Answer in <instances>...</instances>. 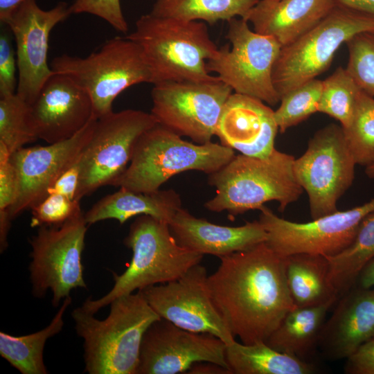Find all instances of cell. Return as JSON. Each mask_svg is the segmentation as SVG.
Returning <instances> with one entry per match:
<instances>
[{
  "label": "cell",
  "mask_w": 374,
  "mask_h": 374,
  "mask_svg": "<svg viewBox=\"0 0 374 374\" xmlns=\"http://www.w3.org/2000/svg\"><path fill=\"white\" fill-rule=\"evenodd\" d=\"M208 276L214 305L242 343L266 342L295 305L286 280L285 258L265 242L220 258Z\"/></svg>",
  "instance_id": "obj_1"
},
{
  "label": "cell",
  "mask_w": 374,
  "mask_h": 374,
  "mask_svg": "<svg viewBox=\"0 0 374 374\" xmlns=\"http://www.w3.org/2000/svg\"><path fill=\"white\" fill-rule=\"evenodd\" d=\"M109 305V314L103 320L81 307L71 313L76 332L84 341L85 371L136 374L143 335L161 318L140 291L119 296Z\"/></svg>",
  "instance_id": "obj_2"
},
{
  "label": "cell",
  "mask_w": 374,
  "mask_h": 374,
  "mask_svg": "<svg viewBox=\"0 0 374 374\" xmlns=\"http://www.w3.org/2000/svg\"><path fill=\"white\" fill-rule=\"evenodd\" d=\"M294 159L276 148L264 159L235 155L208 175V183L215 188L216 194L204 207L213 212L227 211L232 217L276 201L279 211H284L303 192L294 173Z\"/></svg>",
  "instance_id": "obj_3"
},
{
  "label": "cell",
  "mask_w": 374,
  "mask_h": 374,
  "mask_svg": "<svg viewBox=\"0 0 374 374\" xmlns=\"http://www.w3.org/2000/svg\"><path fill=\"white\" fill-rule=\"evenodd\" d=\"M141 47L152 73L153 84L165 81H206L215 77L207 61L218 47L206 24L157 16H141L126 36Z\"/></svg>",
  "instance_id": "obj_4"
},
{
  "label": "cell",
  "mask_w": 374,
  "mask_h": 374,
  "mask_svg": "<svg viewBox=\"0 0 374 374\" xmlns=\"http://www.w3.org/2000/svg\"><path fill=\"white\" fill-rule=\"evenodd\" d=\"M124 244L132 251L130 265L121 274L113 273L114 286L103 297L85 300L81 308L86 312L94 314L119 296L176 280L204 256L181 246L168 223L147 215L131 224Z\"/></svg>",
  "instance_id": "obj_5"
},
{
  "label": "cell",
  "mask_w": 374,
  "mask_h": 374,
  "mask_svg": "<svg viewBox=\"0 0 374 374\" xmlns=\"http://www.w3.org/2000/svg\"><path fill=\"white\" fill-rule=\"evenodd\" d=\"M234 157L232 148L212 141L189 142L157 123L139 137L129 166L111 186L152 193L180 172L197 170L210 175Z\"/></svg>",
  "instance_id": "obj_6"
},
{
  "label": "cell",
  "mask_w": 374,
  "mask_h": 374,
  "mask_svg": "<svg viewBox=\"0 0 374 374\" xmlns=\"http://www.w3.org/2000/svg\"><path fill=\"white\" fill-rule=\"evenodd\" d=\"M50 66L87 91L97 118L113 112L114 100L126 89L140 83H152V73L141 47L127 37L112 38L85 57L67 54L55 57Z\"/></svg>",
  "instance_id": "obj_7"
},
{
  "label": "cell",
  "mask_w": 374,
  "mask_h": 374,
  "mask_svg": "<svg viewBox=\"0 0 374 374\" xmlns=\"http://www.w3.org/2000/svg\"><path fill=\"white\" fill-rule=\"evenodd\" d=\"M364 32H374V15L337 4L314 28L283 46L272 69L280 100L326 71L340 46Z\"/></svg>",
  "instance_id": "obj_8"
},
{
  "label": "cell",
  "mask_w": 374,
  "mask_h": 374,
  "mask_svg": "<svg viewBox=\"0 0 374 374\" xmlns=\"http://www.w3.org/2000/svg\"><path fill=\"white\" fill-rule=\"evenodd\" d=\"M227 22L226 38L231 46L218 48L207 61L208 71L215 73L234 93L276 105L280 97L273 84L272 69L281 44L251 30L244 18L234 17Z\"/></svg>",
  "instance_id": "obj_9"
},
{
  "label": "cell",
  "mask_w": 374,
  "mask_h": 374,
  "mask_svg": "<svg viewBox=\"0 0 374 374\" xmlns=\"http://www.w3.org/2000/svg\"><path fill=\"white\" fill-rule=\"evenodd\" d=\"M356 165L341 125H327L310 139L293 169L308 196L312 220L338 211L337 202L351 186Z\"/></svg>",
  "instance_id": "obj_10"
},
{
  "label": "cell",
  "mask_w": 374,
  "mask_h": 374,
  "mask_svg": "<svg viewBox=\"0 0 374 374\" xmlns=\"http://www.w3.org/2000/svg\"><path fill=\"white\" fill-rule=\"evenodd\" d=\"M151 114L157 123L194 143L211 141L233 89L217 75L206 81H165L153 84Z\"/></svg>",
  "instance_id": "obj_11"
},
{
  "label": "cell",
  "mask_w": 374,
  "mask_h": 374,
  "mask_svg": "<svg viewBox=\"0 0 374 374\" xmlns=\"http://www.w3.org/2000/svg\"><path fill=\"white\" fill-rule=\"evenodd\" d=\"M151 113L136 109L111 112L97 118L79 159L80 177L76 200L111 185L130 163L139 137L155 125Z\"/></svg>",
  "instance_id": "obj_12"
},
{
  "label": "cell",
  "mask_w": 374,
  "mask_h": 374,
  "mask_svg": "<svg viewBox=\"0 0 374 374\" xmlns=\"http://www.w3.org/2000/svg\"><path fill=\"white\" fill-rule=\"evenodd\" d=\"M87 224L82 213L58 226H41L31 238L29 271L35 297L50 290L52 305L57 307L72 290L87 289L82 264Z\"/></svg>",
  "instance_id": "obj_13"
},
{
  "label": "cell",
  "mask_w": 374,
  "mask_h": 374,
  "mask_svg": "<svg viewBox=\"0 0 374 374\" xmlns=\"http://www.w3.org/2000/svg\"><path fill=\"white\" fill-rule=\"evenodd\" d=\"M258 221L267 233V244L278 256L295 253L335 256L353 241L361 222L374 212V198L353 208L298 223L277 216L262 206Z\"/></svg>",
  "instance_id": "obj_14"
},
{
  "label": "cell",
  "mask_w": 374,
  "mask_h": 374,
  "mask_svg": "<svg viewBox=\"0 0 374 374\" xmlns=\"http://www.w3.org/2000/svg\"><path fill=\"white\" fill-rule=\"evenodd\" d=\"M139 291L161 319L193 332L213 335L226 345L235 341L214 305L206 269L200 263L176 280Z\"/></svg>",
  "instance_id": "obj_15"
},
{
  "label": "cell",
  "mask_w": 374,
  "mask_h": 374,
  "mask_svg": "<svg viewBox=\"0 0 374 374\" xmlns=\"http://www.w3.org/2000/svg\"><path fill=\"white\" fill-rule=\"evenodd\" d=\"M71 14V7L66 2H59L53 8L43 10L36 0H25L4 24L12 33L16 43V93L30 105L53 73L47 63L50 33Z\"/></svg>",
  "instance_id": "obj_16"
},
{
  "label": "cell",
  "mask_w": 374,
  "mask_h": 374,
  "mask_svg": "<svg viewBox=\"0 0 374 374\" xmlns=\"http://www.w3.org/2000/svg\"><path fill=\"white\" fill-rule=\"evenodd\" d=\"M226 346L213 335L193 332L160 319L143 335L136 374H177L188 371L198 362H211L230 370Z\"/></svg>",
  "instance_id": "obj_17"
},
{
  "label": "cell",
  "mask_w": 374,
  "mask_h": 374,
  "mask_svg": "<svg viewBox=\"0 0 374 374\" xmlns=\"http://www.w3.org/2000/svg\"><path fill=\"white\" fill-rule=\"evenodd\" d=\"M97 118L73 137L45 146L21 148L12 154L10 161L18 177L15 201L8 209L11 221L44 199L57 179L79 158L90 139Z\"/></svg>",
  "instance_id": "obj_18"
},
{
  "label": "cell",
  "mask_w": 374,
  "mask_h": 374,
  "mask_svg": "<svg viewBox=\"0 0 374 374\" xmlns=\"http://www.w3.org/2000/svg\"><path fill=\"white\" fill-rule=\"evenodd\" d=\"M30 109L37 139L48 144L73 137L96 118L87 91L69 76L54 71Z\"/></svg>",
  "instance_id": "obj_19"
},
{
  "label": "cell",
  "mask_w": 374,
  "mask_h": 374,
  "mask_svg": "<svg viewBox=\"0 0 374 374\" xmlns=\"http://www.w3.org/2000/svg\"><path fill=\"white\" fill-rule=\"evenodd\" d=\"M278 130L274 110L260 100L233 92L223 107L215 136L224 146L264 159L275 149Z\"/></svg>",
  "instance_id": "obj_20"
},
{
  "label": "cell",
  "mask_w": 374,
  "mask_h": 374,
  "mask_svg": "<svg viewBox=\"0 0 374 374\" xmlns=\"http://www.w3.org/2000/svg\"><path fill=\"white\" fill-rule=\"evenodd\" d=\"M322 328L318 347L330 360L346 359L374 338V287L354 285Z\"/></svg>",
  "instance_id": "obj_21"
},
{
  "label": "cell",
  "mask_w": 374,
  "mask_h": 374,
  "mask_svg": "<svg viewBox=\"0 0 374 374\" xmlns=\"http://www.w3.org/2000/svg\"><path fill=\"white\" fill-rule=\"evenodd\" d=\"M169 226L181 246L219 258L267 240V233L258 220L246 222L239 226H222L196 217L183 208L177 211Z\"/></svg>",
  "instance_id": "obj_22"
},
{
  "label": "cell",
  "mask_w": 374,
  "mask_h": 374,
  "mask_svg": "<svg viewBox=\"0 0 374 374\" xmlns=\"http://www.w3.org/2000/svg\"><path fill=\"white\" fill-rule=\"evenodd\" d=\"M336 5L334 0H259L244 19L283 47L314 28Z\"/></svg>",
  "instance_id": "obj_23"
},
{
  "label": "cell",
  "mask_w": 374,
  "mask_h": 374,
  "mask_svg": "<svg viewBox=\"0 0 374 374\" xmlns=\"http://www.w3.org/2000/svg\"><path fill=\"white\" fill-rule=\"evenodd\" d=\"M181 208L179 195L172 189L139 193L120 188L97 202L84 217L87 224L107 219L122 224L134 216L147 215L170 224Z\"/></svg>",
  "instance_id": "obj_24"
},
{
  "label": "cell",
  "mask_w": 374,
  "mask_h": 374,
  "mask_svg": "<svg viewBox=\"0 0 374 374\" xmlns=\"http://www.w3.org/2000/svg\"><path fill=\"white\" fill-rule=\"evenodd\" d=\"M284 258L287 284L295 306L333 305L339 299L329 280L326 256L295 253Z\"/></svg>",
  "instance_id": "obj_25"
},
{
  "label": "cell",
  "mask_w": 374,
  "mask_h": 374,
  "mask_svg": "<svg viewBox=\"0 0 374 374\" xmlns=\"http://www.w3.org/2000/svg\"><path fill=\"white\" fill-rule=\"evenodd\" d=\"M332 304L294 306L266 341L272 348L305 360L318 347L326 314Z\"/></svg>",
  "instance_id": "obj_26"
},
{
  "label": "cell",
  "mask_w": 374,
  "mask_h": 374,
  "mask_svg": "<svg viewBox=\"0 0 374 374\" xmlns=\"http://www.w3.org/2000/svg\"><path fill=\"white\" fill-rule=\"evenodd\" d=\"M227 364L235 374H311L313 364L279 352L265 342L252 344L236 341L226 346Z\"/></svg>",
  "instance_id": "obj_27"
},
{
  "label": "cell",
  "mask_w": 374,
  "mask_h": 374,
  "mask_svg": "<svg viewBox=\"0 0 374 374\" xmlns=\"http://www.w3.org/2000/svg\"><path fill=\"white\" fill-rule=\"evenodd\" d=\"M71 297L64 299L59 310L46 327L24 336H12L0 332V355L22 374H46L43 351L46 341L58 334L64 326V314L71 303Z\"/></svg>",
  "instance_id": "obj_28"
},
{
  "label": "cell",
  "mask_w": 374,
  "mask_h": 374,
  "mask_svg": "<svg viewBox=\"0 0 374 374\" xmlns=\"http://www.w3.org/2000/svg\"><path fill=\"white\" fill-rule=\"evenodd\" d=\"M329 280L338 298L356 283L362 269L374 258V212L361 222L353 241L339 253L326 256Z\"/></svg>",
  "instance_id": "obj_29"
},
{
  "label": "cell",
  "mask_w": 374,
  "mask_h": 374,
  "mask_svg": "<svg viewBox=\"0 0 374 374\" xmlns=\"http://www.w3.org/2000/svg\"><path fill=\"white\" fill-rule=\"evenodd\" d=\"M259 0H156L154 15L214 24L234 17L244 18Z\"/></svg>",
  "instance_id": "obj_30"
},
{
  "label": "cell",
  "mask_w": 374,
  "mask_h": 374,
  "mask_svg": "<svg viewBox=\"0 0 374 374\" xmlns=\"http://www.w3.org/2000/svg\"><path fill=\"white\" fill-rule=\"evenodd\" d=\"M362 91L346 69L339 66L323 80L318 112L334 118L346 129L353 121Z\"/></svg>",
  "instance_id": "obj_31"
},
{
  "label": "cell",
  "mask_w": 374,
  "mask_h": 374,
  "mask_svg": "<svg viewBox=\"0 0 374 374\" xmlns=\"http://www.w3.org/2000/svg\"><path fill=\"white\" fill-rule=\"evenodd\" d=\"M37 139L30 105L17 93L0 97V141L12 154Z\"/></svg>",
  "instance_id": "obj_32"
},
{
  "label": "cell",
  "mask_w": 374,
  "mask_h": 374,
  "mask_svg": "<svg viewBox=\"0 0 374 374\" xmlns=\"http://www.w3.org/2000/svg\"><path fill=\"white\" fill-rule=\"evenodd\" d=\"M357 163L365 167L374 162V97L362 91L353 121L344 129Z\"/></svg>",
  "instance_id": "obj_33"
},
{
  "label": "cell",
  "mask_w": 374,
  "mask_h": 374,
  "mask_svg": "<svg viewBox=\"0 0 374 374\" xmlns=\"http://www.w3.org/2000/svg\"><path fill=\"white\" fill-rule=\"evenodd\" d=\"M323 80L313 79L290 91L280 98L274 117L281 133L318 112Z\"/></svg>",
  "instance_id": "obj_34"
},
{
  "label": "cell",
  "mask_w": 374,
  "mask_h": 374,
  "mask_svg": "<svg viewBox=\"0 0 374 374\" xmlns=\"http://www.w3.org/2000/svg\"><path fill=\"white\" fill-rule=\"evenodd\" d=\"M346 44V71L363 91L374 97V32L358 33Z\"/></svg>",
  "instance_id": "obj_35"
},
{
  "label": "cell",
  "mask_w": 374,
  "mask_h": 374,
  "mask_svg": "<svg viewBox=\"0 0 374 374\" xmlns=\"http://www.w3.org/2000/svg\"><path fill=\"white\" fill-rule=\"evenodd\" d=\"M31 226H58L82 213L80 201L58 193L48 194L32 208Z\"/></svg>",
  "instance_id": "obj_36"
},
{
  "label": "cell",
  "mask_w": 374,
  "mask_h": 374,
  "mask_svg": "<svg viewBox=\"0 0 374 374\" xmlns=\"http://www.w3.org/2000/svg\"><path fill=\"white\" fill-rule=\"evenodd\" d=\"M70 7L72 14L93 15L106 21L120 33H125L128 30L120 0H75Z\"/></svg>",
  "instance_id": "obj_37"
},
{
  "label": "cell",
  "mask_w": 374,
  "mask_h": 374,
  "mask_svg": "<svg viewBox=\"0 0 374 374\" xmlns=\"http://www.w3.org/2000/svg\"><path fill=\"white\" fill-rule=\"evenodd\" d=\"M8 35H0V97L16 93L17 60Z\"/></svg>",
  "instance_id": "obj_38"
},
{
  "label": "cell",
  "mask_w": 374,
  "mask_h": 374,
  "mask_svg": "<svg viewBox=\"0 0 374 374\" xmlns=\"http://www.w3.org/2000/svg\"><path fill=\"white\" fill-rule=\"evenodd\" d=\"M344 372L347 374H374V338L361 345L346 358Z\"/></svg>",
  "instance_id": "obj_39"
},
{
  "label": "cell",
  "mask_w": 374,
  "mask_h": 374,
  "mask_svg": "<svg viewBox=\"0 0 374 374\" xmlns=\"http://www.w3.org/2000/svg\"><path fill=\"white\" fill-rule=\"evenodd\" d=\"M18 192V177L10 160L0 163V212H4L12 205Z\"/></svg>",
  "instance_id": "obj_40"
},
{
  "label": "cell",
  "mask_w": 374,
  "mask_h": 374,
  "mask_svg": "<svg viewBox=\"0 0 374 374\" xmlns=\"http://www.w3.org/2000/svg\"><path fill=\"white\" fill-rule=\"evenodd\" d=\"M80 177V169L78 159L57 179L49 188L48 195L51 193H58L66 196L70 199L76 200Z\"/></svg>",
  "instance_id": "obj_41"
},
{
  "label": "cell",
  "mask_w": 374,
  "mask_h": 374,
  "mask_svg": "<svg viewBox=\"0 0 374 374\" xmlns=\"http://www.w3.org/2000/svg\"><path fill=\"white\" fill-rule=\"evenodd\" d=\"M188 373L204 374H230V370L219 364L211 362H198L194 364L188 370Z\"/></svg>",
  "instance_id": "obj_42"
},
{
  "label": "cell",
  "mask_w": 374,
  "mask_h": 374,
  "mask_svg": "<svg viewBox=\"0 0 374 374\" xmlns=\"http://www.w3.org/2000/svg\"><path fill=\"white\" fill-rule=\"evenodd\" d=\"M355 285L364 288L374 287V258L362 269Z\"/></svg>",
  "instance_id": "obj_43"
},
{
  "label": "cell",
  "mask_w": 374,
  "mask_h": 374,
  "mask_svg": "<svg viewBox=\"0 0 374 374\" xmlns=\"http://www.w3.org/2000/svg\"><path fill=\"white\" fill-rule=\"evenodd\" d=\"M336 4L374 15V0H334Z\"/></svg>",
  "instance_id": "obj_44"
},
{
  "label": "cell",
  "mask_w": 374,
  "mask_h": 374,
  "mask_svg": "<svg viewBox=\"0 0 374 374\" xmlns=\"http://www.w3.org/2000/svg\"><path fill=\"white\" fill-rule=\"evenodd\" d=\"M25 0H0V21L5 24L15 9Z\"/></svg>",
  "instance_id": "obj_45"
},
{
  "label": "cell",
  "mask_w": 374,
  "mask_h": 374,
  "mask_svg": "<svg viewBox=\"0 0 374 374\" xmlns=\"http://www.w3.org/2000/svg\"><path fill=\"white\" fill-rule=\"evenodd\" d=\"M365 173L369 178H374V162L366 166Z\"/></svg>",
  "instance_id": "obj_46"
}]
</instances>
